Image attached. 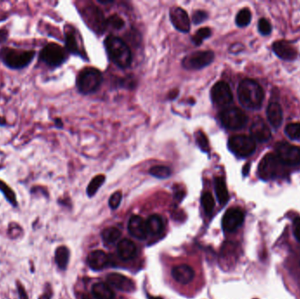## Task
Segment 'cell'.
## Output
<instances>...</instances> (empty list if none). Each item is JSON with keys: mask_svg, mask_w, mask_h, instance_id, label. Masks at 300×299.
<instances>
[{"mask_svg": "<svg viewBox=\"0 0 300 299\" xmlns=\"http://www.w3.org/2000/svg\"><path fill=\"white\" fill-rule=\"evenodd\" d=\"M237 93L239 101L246 108H259L264 101V90L260 84L254 80H243L239 84Z\"/></svg>", "mask_w": 300, "mask_h": 299, "instance_id": "cell-1", "label": "cell"}, {"mask_svg": "<svg viewBox=\"0 0 300 299\" xmlns=\"http://www.w3.org/2000/svg\"><path fill=\"white\" fill-rule=\"evenodd\" d=\"M109 57L119 68H127L132 62V53L126 42L118 37L108 36L105 40Z\"/></svg>", "mask_w": 300, "mask_h": 299, "instance_id": "cell-2", "label": "cell"}, {"mask_svg": "<svg viewBox=\"0 0 300 299\" xmlns=\"http://www.w3.org/2000/svg\"><path fill=\"white\" fill-rule=\"evenodd\" d=\"M34 55V51L21 50L11 47H4L0 51L1 61L11 69H22L27 67L33 61Z\"/></svg>", "mask_w": 300, "mask_h": 299, "instance_id": "cell-3", "label": "cell"}, {"mask_svg": "<svg viewBox=\"0 0 300 299\" xmlns=\"http://www.w3.org/2000/svg\"><path fill=\"white\" fill-rule=\"evenodd\" d=\"M285 167L286 165L280 161V159L277 155L274 154H268L262 159L258 167L259 177L264 180H272L279 178L286 173Z\"/></svg>", "mask_w": 300, "mask_h": 299, "instance_id": "cell-4", "label": "cell"}, {"mask_svg": "<svg viewBox=\"0 0 300 299\" xmlns=\"http://www.w3.org/2000/svg\"><path fill=\"white\" fill-rule=\"evenodd\" d=\"M102 82L101 73L94 68L83 69L76 79V86L80 92L90 94L98 90Z\"/></svg>", "mask_w": 300, "mask_h": 299, "instance_id": "cell-5", "label": "cell"}, {"mask_svg": "<svg viewBox=\"0 0 300 299\" xmlns=\"http://www.w3.org/2000/svg\"><path fill=\"white\" fill-rule=\"evenodd\" d=\"M228 148L239 157H248L252 155L257 144L253 138L246 135H235L229 139Z\"/></svg>", "mask_w": 300, "mask_h": 299, "instance_id": "cell-6", "label": "cell"}, {"mask_svg": "<svg viewBox=\"0 0 300 299\" xmlns=\"http://www.w3.org/2000/svg\"><path fill=\"white\" fill-rule=\"evenodd\" d=\"M220 119L223 126L231 130L242 129L246 126L248 116L241 109L231 107L223 110L220 114Z\"/></svg>", "mask_w": 300, "mask_h": 299, "instance_id": "cell-7", "label": "cell"}, {"mask_svg": "<svg viewBox=\"0 0 300 299\" xmlns=\"http://www.w3.org/2000/svg\"><path fill=\"white\" fill-rule=\"evenodd\" d=\"M40 61L48 65L49 67H58L66 60L65 50L56 43H48L41 49Z\"/></svg>", "mask_w": 300, "mask_h": 299, "instance_id": "cell-8", "label": "cell"}, {"mask_svg": "<svg viewBox=\"0 0 300 299\" xmlns=\"http://www.w3.org/2000/svg\"><path fill=\"white\" fill-rule=\"evenodd\" d=\"M276 155L286 166L300 164V148L287 143L278 142L275 146Z\"/></svg>", "mask_w": 300, "mask_h": 299, "instance_id": "cell-9", "label": "cell"}, {"mask_svg": "<svg viewBox=\"0 0 300 299\" xmlns=\"http://www.w3.org/2000/svg\"><path fill=\"white\" fill-rule=\"evenodd\" d=\"M214 60L213 51H199L185 57L183 61V66L185 69L197 70L211 64Z\"/></svg>", "mask_w": 300, "mask_h": 299, "instance_id": "cell-10", "label": "cell"}, {"mask_svg": "<svg viewBox=\"0 0 300 299\" xmlns=\"http://www.w3.org/2000/svg\"><path fill=\"white\" fill-rule=\"evenodd\" d=\"M87 25L95 32H103L106 27V20L102 11L96 6H87L83 12Z\"/></svg>", "mask_w": 300, "mask_h": 299, "instance_id": "cell-11", "label": "cell"}, {"mask_svg": "<svg viewBox=\"0 0 300 299\" xmlns=\"http://www.w3.org/2000/svg\"><path fill=\"white\" fill-rule=\"evenodd\" d=\"M211 97L215 105L218 106H225L233 102V93L231 88L228 83L223 81L218 82L211 90Z\"/></svg>", "mask_w": 300, "mask_h": 299, "instance_id": "cell-12", "label": "cell"}, {"mask_svg": "<svg viewBox=\"0 0 300 299\" xmlns=\"http://www.w3.org/2000/svg\"><path fill=\"white\" fill-rule=\"evenodd\" d=\"M244 221V213L239 208L228 209L222 219V228L228 233L236 230L243 225Z\"/></svg>", "mask_w": 300, "mask_h": 299, "instance_id": "cell-13", "label": "cell"}, {"mask_svg": "<svg viewBox=\"0 0 300 299\" xmlns=\"http://www.w3.org/2000/svg\"><path fill=\"white\" fill-rule=\"evenodd\" d=\"M170 20L175 28L182 32H187L191 28V22L187 12L181 7L171 8L170 12Z\"/></svg>", "mask_w": 300, "mask_h": 299, "instance_id": "cell-14", "label": "cell"}, {"mask_svg": "<svg viewBox=\"0 0 300 299\" xmlns=\"http://www.w3.org/2000/svg\"><path fill=\"white\" fill-rule=\"evenodd\" d=\"M106 281L113 288L120 292H132L135 290L134 281L124 275L119 273H111L106 277Z\"/></svg>", "mask_w": 300, "mask_h": 299, "instance_id": "cell-15", "label": "cell"}, {"mask_svg": "<svg viewBox=\"0 0 300 299\" xmlns=\"http://www.w3.org/2000/svg\"><path fill=\"white\" fill-rule=\"evenodd\" d=\"M250 134L254 140L259 142H266L272 138V131L264 122V119L259 117L254 119L250 127Z\"/></svg>", "mask_w": 300, "mask_h": 299, "instance_id": "cell-16", "label": "cell"}, {"mask_svg": "<svg viewBox=\"0 0 300 299\" xmlns=\"http://www.w3.org/2000/svg\"><path fill=\"white\" fill-rule=\"evenodd\" d=\"M171 276L178 284L188 285L195 277V271L187 264H181L172 269Z\"/></svg>", "mask_w": 300, "mask_h": 299, "instance_id": "cell-17", "label": "cell"}, {"mask_svg": "<svg viewBox=\"0 0 300 299\" xmlns=\"http://www.w3.org/2000/svg\"><path fill=\"white\" fill-rule=\"evenodd\" d=\"M128 232L134 238L138 240H145L148 235V231L146 227V220L141 216L134 215L130 218L128 221Z\"/></svg>", "mask_w": 300, "mask_h": 299, "instance_id": "cell-18", "label": "cell"}, {"mask_svg": "<svg viewBox=\"0 0 300 299\" xmlns=\"http://www.w3.org/2000/svg\"><path fill=\"white\" fill-rule=\"evenodd\" d=\"M273 51L275 54L286 61H293L298 55L296 48L292 44L286 40H279L273 44Z\"/></svg>", "mask_w": 300, "mask_h": 299, "instance_id": "cell-19", "label": "cell"}, {"mask_svg": "<svg viewBox=\"0 0 300 299\" xmlns=\"http://www.w3.org/2000/svg\"><path fill=\"white\" fill-rule=\"evenodd\" d=\"M87 263L91 270L101 271L108 265V256L102 250H95L88 256Z\"/></svg>", "mask_w": 300, "mask_h": 299, "instance_id": "cell-20", "label": "cell"}, {"mask_svg": "<svg viewBox=\"0 0 300 299\" xmlns=\"http://www.w3.org/2000/svg\"><path fill=\"white\" fill-rule=\"evenodd\" d=\"M117 252L120 259L123 261H130L136 256L137 247L130 240L124 239L118 243Z\"/></svg>", "mask_w": 300, "mask_h": 299, "instance_id": "cell-21", "label": "cell"}, {"mask_svg": "<svg viewBox=\"0 0 300 299\" xmlns=\"http://www.w3.org/2000/svg\"><path fill=\"white\" fill-rule=\"evenodd\" d=\"M267 117L269 122L273 127L278 128L283 122V110L281 105L277 102L271 103L267 108Z\"/></svg>", "mask_w": 300, "mask_h": 299, "instance_id": "cell-22", "label": "cell"}, {"mask_svg": "<svg viewBox=\"0 0 300 299\" xmlns=\"http://www.w3.org/2000/svg\"><path fill=\"white\" fill-rule=\"evenodd\" d=\"M146 227L148 235H158L163 231V220L162 217L153 214L146 220Z\"/></svg>", "mask_w": 300, "mask_h": 299, "instance_id": "cell-23", "label": "cell"}, {"mask_svg": "<svg viewBox=\"0 0 300 299\" xmlns=\"http://www.w3.org/2000/svg\"><path fill=\"white\" fill-rule=\"evenodd\" d=\"M91 292L95 299H114V293L104 283H97L92 285Z\"/></svg>", "mask_w": 300, "mask_h": 299, "instance_id": "cell-24", "label": "cell"}, {"mask_svg": "<svg viewBox=\"0 0 300 299\" xmlns=\"http://www.w3.org/2000/svg\"><path fill=\"white\" fill-rule=\"evenodd\" d=\"M214 189H215L218 201L221 205H225L229 199V194L225 180L222 177H216L214 179Z\"/></svg>", "mask_w": 300, "mask_h": 299, "instance_id": "cell-25", "label": "cell"}, {"mask_svg": "<svg viewBox=\"0 0 300 299\" xmlns=\"http://www.w3.org/2000/svg\"><path fill=\"white\" fill-rule=\"evenodd\" d=\"M54 256H54L55 263L57 264L58 267L60 268L62 271L65 270L67 266H68L69 260V251L68 248H66L64 246L59 247L56 249Z\"/></svg>", "mask_w": 300, "mask_h": 299, "instance_id": "cell-26", "label": "cell"}, {"mask_svg": "<svg viewBox=\"0 0 300 299\" xmlns=\"http://www.w3.org/2000/svg\"><path fill=\"white\" fill-rule=\"evenodd\" d=\"M121 236V232L116 227H107L102 231L101 237L105 244H113Z\"/></svg>", "mask_w": 300, "mask_h": 299, "instance_id": "cell-27", "label": "cell"}, {"mask_svg": "<svg viewBox=\"0 0 300 299\" xmlns=\"http://www.w3.org/2000/svg\"><path fill=\"white\" fill-rule=\"evenodd\" d=\"M66 47L69 52L73 54H79V48L77 45L75 33L71 30L67 31L65 33Z\"/></svg>", "mask_w": 300, "mask_h": 299, "instance_id": "cell-28", "label": "cell"}, {"mask_svg": "<svg viewBox=\"0 0 300 299\" xmlns=\"http://www.w3.org/2000/svg\"><path fill=\"white\" fill-rule=\"evenodd\" d=\"M105 177L104 175H98L97 177H94L87 187V194H88V196L89 197L94 196L97 193V191H98V189L101 187L103 184L105 183Z\"/></svg>", "mask_w": 300, "mask_h": 299, "instance_id": "cell-29", "label": "cell"}, {"mask_svg": "<svg viewBox=\"0 0 300 299\" xmlns=\"http://www.w3.org/2000/svg\"><path fill=\"white\" fill-rule=\"evenodd\" d=\"M149 174L153 177H156V178L165 179V178L170 177L171 170L167 166H154L149 170Z\"/></svg>", "mask_w": 300, "mask_h": 299, "instance_id": "cell-30", "label": "cell"}, {"mask_svg": "<svg viewBox=\"0 0 300 299\" xmlns=\"http://www.w3.org/2000/svg\"><path fill=\"white\" fill-rule=\"evenodd\" d=\"M201 204H202L203 209L205 211L206 214H211L213 213L215 206V201H214L213 195L210 192H205L201 197Z\"/></svg>", "mask_w": 300, "mask_h": 299, "instance_id": "cell-31", "label": "cell"}, {"mask_svg": "<svg viewBox=\"0 0 300 299\" xmlns=\"http://www.w3.org/2000/svg\"><path fill=\"white\" fill-rule=\"evenodd\" d=\"M251 21V12L248 8H244L239 11L235 18L236 24L240 27H244L250 24Z\"/></svg>", "mask_w": 300, "mask_h": 299, "instance_id": "cell-32", "label": "cell"}, {"mask_svg": "<svg viewBox=\"0 0 300 299\" xmlns=\"http://www.w3.org/2000/svg\"><path fill=\"white\" fill-rule=\"evenodd\" d=\"M211 34H212V31L209 27H202L196 32L194 36L192 37V41L197 46H199L202 44L203 40L209 38Z\"/></svg>", "mask_w": 300, "mask_h": 299, "instance_id": "cell-33", "label": "cell"}, {"mask_svg": "<svg viewBox=\"0 0 300 299\" xmlns=\"http://www.w3.org/2000/svg\"><path fill=\"white\" fill-rule=\"evenodd\" d=\"M0 191L4 194L5 198L11 203L12 206H17V199H16L14 192L11 191V188L9 187L7 184H4V182H2V181H0Z\"/></svg>", "mask_w": 300, "mask_h": 299, "instance_id": "cell-34", "label": "cell"}, {"mask_svg": "<svg viewBox=\"0 0 300 299\" xmlns=\"http://www.w3.org/2000/svg\"><path fill=\"white\" fill-rule=\"evenodd\" d=\"M286 134L292 140H300V123H291L286 127Z\"/></svg>", "mask_w": 300, "mask_h": 299, "instance_id": "cell-35", "label": "cell"}, {"mask_svg": "<svg viewBox=\"0 0 300 299\" xmlns=\"http://www.w3.org/2000/svg\"><path fill=\"white\" fill-rule=\"evenodd\" d=\"M196 141H197V144L199 146V148L203 152L209 153V141L207 140V137L205 135V134L203 132H201V131H199L196 134Z\"/></svg>", "mask_w": 300, "mask_h": 299, "instance_id": "cell-36", "label": "cell"}, {"mask_svg": "<svg viewBox=\"0 0 300 299\" xmlns=\"http://www.w3.org/2000/svg\"><path fill=\"white\" fill-rule=\"evenodd\" d=\"M107 25L112 26L113 28L120 29L124 27L125 22L118 15H112L111 17H109L108 19H106V26Z\"/></svg>", "mask_w": 300, "mask_h": 299, "instance_id": "cell-37", "label": "cell"}, {"mask_svg": "<svg viewBox=\"0 0 300 299\" xmlns=\"http://www.w3.org/2000/svg\"><path fill=\"white\" fill-rule=\"evenodd\" d=\"M258 28H259L261 33L264 35L270 34L272 31V25L266 18H261L258 23Z\"/></svg>", "mask_w": 300, "mask_h": 299, "instance_id": "cell-38", "label": "cell"}, {"mask_svg": "<svg viewBox=\"0 0 300 299\" xmlns=\"http://www.w3.org/2000/svg\"><path fill=\"white\" fill-rule=\"evenodd\" d=\"M122 199V194L120 191H116L111 196V198L109 199V206L111 207V209L115 210L119 207Z\"/></svg>", "mask_w": 300, "mask_h": 299, "instance_id": "cell-39", "label": "cell"}, {"mask_svg": "<svg viewBox=\"0 0 300 299\" xmlns=\"http://www.w3.org/2000/svg\"><path fill=\"white\" fill-rule=\"evenodd\" d=\"M208 18V14L207 12L204 11H196L193 13L192 16V21L195 24V25H199L200 23L205 21L206 18Z\"/></svg>", "mask_w": 300, "mask_h": 299, "instance_id": "cell-40", "label": "cell"}, {"mask_svg": "<svg viewBox=\"0 0 300 299\" xmlns=\"http://www.w3.org/2000/svg\"><path fill=\"white\" fill-rule=\"evenodd\" d=\"M294 235L297 240L300 242V218L294 220Z\"/></svg>", "mask_w": 300, "mask_h": 299, "instance_id": "cell-41", "label": "cell"}, {"mask_svg": "<svg viewBox=\"0 0 300 299\" xmlns=\"http://www.w3.org/2000/svg\"><path fill=\"white\" fill-rule=\"evenodd\" d=\"M18 292L19 299H28L25 288L21 285H18Z\"/></svg>", "mask_w": 300, "mask_h": 299, "instance_id": "cell-42", "label": "cell"}, {"mask_svg": "<svg viewBox=\"0 0 300 299\" xmlns=\"http://www.w3.org/2000/svg\"><path fill=\"white\" fill-rule=\"evenodd\" d=\"M8 34H9V32H8L6 29L4 28L0 30V44L3 43L5 40H7Z\"/></svg>", "mask_w": 300, "mask_h": 299, "instance_id": "cell-43", "label": "cell"}, {"mask_svg": "<svg viewBox=\"0 0 300 299\" xmlns=\"http://www.w3.org/2000/svg\"><path fill=\"white\" fill-rule=\"evenodd\" d=\"M55 123H56V126H57V127H62V121H61V119H55Z\"/></svg>", "mask_w": 300, "mask_h": 299, "instance_id": "cell-44", "label": "cell"}, {"mask_svg": "<svg viewBox=\"0 0 300 299\" xmlns=\"http://www.w3.org/2000/svg\"><path fill=\"white\" fill-rule=\"evenodd\" d=\"M249 170H250V165L248 164V165H246L245 167H244V170H243V175H247Z\"/></svg>", "mask_w": 300, "mask_h": 299, "instance_id": "cell-45", "label": "cell"}, {"mask_svg": "<svg viewBox=\"0 0 300 299\" xmlns=\"http://www.w3.org/2000/svg\"><path fill=\"white\" fill-rule=\"evenodd\" d=\"M5 125V120L3 118H0V126H4Z\"/></svg>", "mask_w": 300, "mask_h": 299, "instance_id": "cell-46", "label": "cell"}, {"mask_svg": "<svg viewBox=\"0 0 300 299\" xmlns=\"http://www.w3.org/2000/svg\"><path fill=\"white\" fill-rule=\"evenodd\" d=\"M148 299H163L162 298H159V297H153V296L148 295Z\"/></svg>", "mask_w": 300, "mask_h": 299, "instance_id": "cell-47", "label": "cell"}, {"mask_svg": "<svg viewBox=\"0 0 300 299\" xmlns=\"http://www.w3.org/2000/svg\"><path fill=\"white\" fill-rule=\"evenodd\" d=\"M39 299H49V298H48L47 295H43L41 296Z\"/></svg>", "mask_w": 300, "mask_h": 299, "instance_id": "cell-48", "label": "cell"}]
</instances>
